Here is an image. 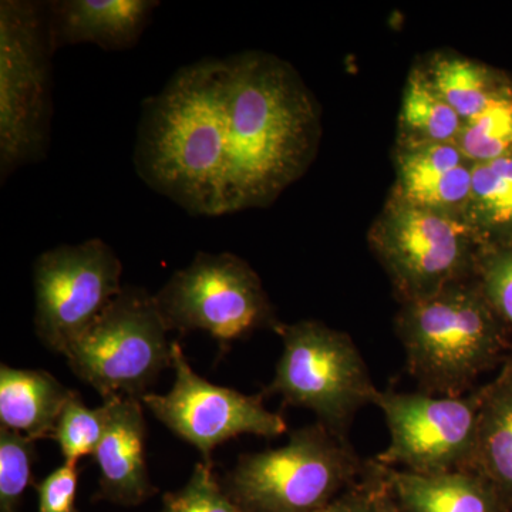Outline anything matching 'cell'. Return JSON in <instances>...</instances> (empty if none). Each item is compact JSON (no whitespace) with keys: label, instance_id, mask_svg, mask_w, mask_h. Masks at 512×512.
<instances>
[{"label":"cell","instance_id":"18","mask_svg":"<svg viewBox=\"0 0 512 512\" xmlns=\"http://www.w3.org/2000/svg\"><path fill=\"white\" fill-rule=\"evenodd\" d=\"M471 471L493 488L503 511L512 512V353L493 382L483 386Z\"/></svg>","mask_w":512,"mask_h":512},{"label":"cell","instance_id":"26","mask_svg":"<svg viewBox=\"0 0 512 512\" xmlns=\"http://www.w3.org/2000/svg\"><path fill=\"white\" fill-rule=\"evenodd\" d=\"M476 278L512 333V244L481 249Z\"/></svg>","mask_w":512,"mask_h":512},{"label":"cell","instance_id":"20","mask_svg":"<svg viewBox=\"0 0 512 512\" xmlns=\"http://www.w3.org/2000/svg\"><path fill=\"white\" fill-rule=\"evenodd\" d=\"M466 121L441 99L414 64L404 86L394 147L457 144Z\"/></svg>","mask_w":512,"mask_h":512},{"label":"cell","instance_id":"3","mask_svg":"<svg viewBox=\"0 0 512 512\" xmlns=\"http://www.w3.org/2000/svg\"><path fill=\"white\" fill-rule=\"evenodd\" d=\"M394 323L407 367L423 393L461 396L512 353L511 330L477 278L402 303Z\"/></svg>","mask_w":512,"mask_h":512},{"label":"cell","instance_id":"4","mask_svg":"<svg viewBox=\"0 0 512 512\" xmlns=\"http://www.w3.org/2000/svg\"><path fill=\"white\" fill-rule=\"evenodd\" d=\"M365 470L348 439L318 421L293 430L285 446L239 457L222 488L242 512H313Z\"/></svg>","mask_w":512,"mask_h":512},{"label":"cell","instance_id":"6","mask_svg":"<svg viewBox=\"0 0 512 512\" xmlns=\"http://www.w3.org/2000/svg\"><path fill=\"white\" fill-rule=\"evenodd\" d=\"M275 332L284 349L264 394H278L288 406L311 410L319 423L346 437L353 417L375 403L379 392L355 342L318 320L279 322Z\"/></svg>","mask_w":512,"mask_h":512},{"label":"cell","instance_id":"9","mask_svg":"<svg viewBox=\"0 0 512 512\" xmlns=\"http://www.w3.org/2000/svg\"><path fill=\"white\" fill-rule=\"evenodd\" d=\"M154 296L168 329L207 333L221 352L279 323L259 275L229 252H198Z\"/></svg>","mask_w":512,"mask_h":512},{"label":"cell","instance_id":"19","mask_svg":"<svg viewBox=\"0 0 512 512\" xmlns=\"http://www.w3.org/2000/svg\"><path fill=\"white\" fill-rule=\"evenodd\" d=\"M417 66L441 99L466 123L512 89L511 74L451 50L430 53Z\"/></svg>","mask_w":512,"mask_h":512},{"label":"cell","instance_id":"24","mask_svg":"<svg viewBox=\"0 0 512 512\" xmlns=\"http://www.w3.org/2000/svg\"><path fill=\"white\" fill-rule=\"evenodd\" d=\"M35 457V441L0 427V512H18Z\"/></svg>","mask_w":512,"mask_h":512},{"label":"cell","instance_id":"14","mask_svg":"<svg viewBox=\"0 0 512 512\" xmlns=\"http://www.w3.org/2000/svg\"><path fill=\"white\" fill-rule=\"evenodd\" d=\"M393 154L392 194L424 210L467 220L474 164L457 144L394 147Z\"/></svg>","mask_w":512,"mask_h":512},{"label":"cell","instance_id":"7","mask_svg":"<svg viewBox=\"0 0 512 512\" xmlns=\"http://www.w3.org/2000/svg\"><path fill=\"white\" fill-rule=\"evenodd\" d=\"M367 238L402 303L476 278L483 249L467 220L424 210L392 192Z\"/></svg>","mask_w":512,"mask_h":512},{"label":"cell","instance_id":"27","mask_svg":"<svg viewBox=\"0 0 512 512\" xmlns=\"http://www.w3.org/2000/svg\"><path fill=\"white\" fill-rule=\"evenodd\" d=\"M77 483V464L64 463L56 468L36 487L37 512H79L76 508Z\"/></svg>","mask_w":512,"mask_h":512},{"label":"cell","instance_id":"13","mask_svg":"<svg viewBox=\"0 0 512 512\" xmlns=\"http://www.w3.org/2000/svg\"><path fill=\"white\" fill-rule=\"evenodd\" d=\"M107 426L93 457L99 467V500L134 507L156 493L148 476L147 424L141 399L110 397Z\"/></svg>","mask_w":512,"mask_h":512},{"label":"cell","instance_id":"22","mask_svg":"<svg viewBox=\"0 0 512 512\" xmlns=\"http://www.w3.org/2000/svg\"><path fill=\"white\" fill-rule=\"evenodd\" d=\"M457 146L473 164L512 154V89L467 121Z\"/></svg>","mask_w":512,"mask_h":512},{"label":"cell","instance_id":"16","mask_svg":"<svg viewBox=\"0 0 512 512\" xmlns=\"http://www.w3.org/2000/svg\"><path fill=\"white\" fill-rule=\"evenodd\" d=\"M76 394L46 370L0 366V427L28 439L55 436L64 407Z\"/></svg>","mask_w":512,"mask_h":512},{"label":"cell","instance_id":"28","mask_svg":"<svg viewBox=\"0 0 512 512\" xmlns=\"http://www.w3.org/2000/svg\"><path fill=\"white\" fill-rule=\"evenodd\" d=\"M380 483L379 466L367 461L362 478L338 498L313 512H375L377 487Z\"/></svg>","mask_w":512,"mask_h":512},{"label":"cell","instance_id":"17","mask_svg":"<svg viewBox=\"0 0 512 512\" xmlns=\"http://www.w3.org/2000/svg\"><path fill=\"white\" fill-rule=\"evenodd\" d=\"M379 466L402 512H504L493 488L474 471L421 476Z\"/></svg>","mask_w":512,"mask_h":512},{"label":"cell","instance_id":"11","mask_svg":"<svg viewBox=\"0 0 512 512\" xmlns=\"http://www.w3.org/2000/svg\"><path fill=\"white\" fill-rule=\"evenodd\" d=\"M121 275L119 256L100 238L59 245L37 256L33 286L40 342L66 355L124 288Z\"/></svg>","mask_w":512,"mask_h":512},{"label":"cell","instance_id":"23","mask_svg":"<svg viewBox=\"0 0 512 512\" xmlns=\"http://www.w3.org/2000/svg\"><path fill=\"white\" fill-rule=\"evenodd\" d=\"M107 426V406L90 409L76 392L64 407L53 440L59 444L64 463H79L80 458L93 456L103 439Z\"/></svg>","mask_w":512,"mask_h":512},{"label":"cell","instance_id":"1","mask_svg":"<svg viewBox=\"0 0 512 512\" xmlns=\"http://www.w3.org/2000/svg\"><path fill=\"white\" fill-rule=\"evenodd\" d=\"M224 215L266 208L318 156L322 110L291 63L261 50L225 57Z\"/></svg>","mask_w":512,"mask_h":512},{"label":"cell","instance_id":"10","mask_svg":"<svg viewBox=\"0 0 512 512\" xmlns=\"http://www.w3.org/2000/svg\"><path fill=\"white\" fill-rule=\"evenodd\" d=\"M483 387L466 396L377 392L390 443L375 458L386 467L421 476L467 471L476 453Z\"/></svg>","mask_w":512,"mask_h":512},{"label":"cell","instance_id":"5","mask_svg":"<svg viewBox=\"0 0 512 512\" xmlns=\"http://www.w3.org/2000/svg\"><path fill=\"white\" fill-rule=\"evenodd\" d=\"M46 3L0 2V178L46 157L52 56Z\"/></svg>","mask_w":512,"mask_h":512},{"label":"cell","instance_id":"12","mask_svg":"<svg viewBox=\"0 0 512 512\" xmlns=\"http://www.w3.org/2000/svg\"><path fill=\"white\" fill-rule=\"evenodd\" d=\"M174 384L165 394L147 393L141 403L164 426L200 451L211 464L215 448L244 434L278 437L286 423L279 413L269 412L264 394H244L215 386L197 375L180 343L173 345Z\"/></svg>","mask_w":512,"mask_h":512},{"label":"cell","instance_id":"15","mask_svg":"<svg viewBox=\"0 0 512 512\" xmlns=\"http://www.w3.org/2000/svg\"><path fill=\"white\" fill-rule=\"evenodd\" d=\"M154 0H55L46 3L50 43L60 47L92 43L106 52H123L140 42Z\"/></svg>","mask_w":512,"mask_h":512},{"label":"cell","instance_id":"29","mask_svg":"<svg viewBox=\"0 0 512 512\" xmlns=\"http://www.w3.org/2000/svg\"><path fill=\"white\" fill-rule=\"evenodd\" d=\"M377 466H379V464H377ZM375 512H402L400 511L399 505L394 501L392 494H390L386 483H384L382 471H380V483L379 487H377Z\"/></svg>","mask_w":512,"mask_h":512},{"label":"cell","instance_id":"21","mask_svg":"<svg viewBox=\"0 0 512 512\" xmlns=\"http://www.w3.org/2000/svg\"><path fill=\"white\" fill-rule=\"evenodd\" d=\"M467 222L483 248L512 244V154L474 164Z\"/></svg>","mask_w":512,"mask_h":512},{"label":"cell","instance_id":"25","mask_svg":"<svg viewBox=\"0 0 512 512\" xmlns=\"http://www.w3.org/2000/svg\"><path fill=\"white\" fill-rule=\"evenodd\" d=\"M161 512H242L218 483L212 464L202 461L192 470L188 483L164 495Z\"/></svg>","mask_w":512,"mask_h":512},{"label":"cell","instance_id":"8","mask_svg":"<svg viewBox=\"0 0 512 512\" xmlns=\"http://www.w3.org/2000/svg\"><path fill=\"white\" fill-rule=\"evenodd\" d=\"M170 332L156 296L137 286H124L64 357L74 375L104 400L141 399L161 372L173 367Z\"/></svg>","mask_w":512,"mask_h":512},{"label":"cell","instance_id":"2","mask_svg":"<svg viewBox=\"0 0 512 512\" xmlns=\"http://www.w3.org/2000/svg\"><path fill=\"white\" fill-rule=\"evenodd\" d=\"M224 59L181 67L141 107L134 167L151 190L197 217L224 215L220 121Z\"/></svg>","mask_w":512,"mask_h":512}]
</instances>
